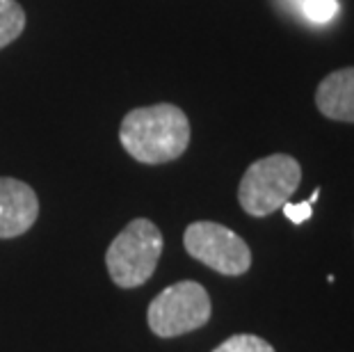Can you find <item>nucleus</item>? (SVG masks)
Instances as JSON below:
<instances>
[{
  "label": "nucleus",
  "instance_id": "nucleus-3",
  "mask_svg": "<svg viewBox=\"0 0 354 352\" xmlns=\"http://www.w3.org/2000/svg\"><path fill=\"white\" fill-rule=\"evenodd\" d=\"M162 234L151 220L128 222L105 252V266L112 281L122 288H138L151 279L162 257Z\"/></svg>",
  "mask_w": 354,
  "mask_h": 352
},
{
  "label": "nucleus",
  "instance_id": "nucleus-10",
  "mask_svg": "<svg viewBox=\"0 0 354 352\" xmlns=\"http://www.w3.org/2000/svg\"><path fill=\"white\" fill-rule=\"evenodd\" d=\"M302 14L313 24H329L338 14L336 0H302Z\"/></svg>",
  "mask_w": 354,
  "mask_h": 352
},
{
  "label": "nucleus",
  "instance_id": "nucleus-6",
  "mask_svg": "<svg viewBox=\"0 0 354 352\" xmlns=\"http://www.w3.org/2000/svg\"><path fill=\"white\" fill-rule=\"evenodd\" d=\"M39 199L28 183L0 176V238H17L32 229Z\"/></svg>",
  "mask_w": 354,
  "mask_h": 352
},
{
  "label": "nucleus",
  "instance_id": "nucleus-9",
  "mask_svg": "<svg viewBox=\"0 0 354 352\" xmlns=\"http://www.w3.org/2000/svg\"><path fill=\"white\" fill-rule=\"evenodd\" d=\"M213 352H274V348L256 334H236L224 341L222 346H217Z\"/></svg>",
  "mask_w": 354,
  "mask_h": 352
},
{
  "label": "nucleus",
  "instance_id": "nucleus-7",
  "mask_svg": "<svg viewBox=\"0 0 354 352\" xmlns=\"http://www.w3.org/2000/svg\"><path fill=\"white\" fill-rule=\"evenodd\" d=\"M315 106L331 122L354 124V66L331 71L315 89Z\"/></svg>",
  "mask_w": 354,
  "mask_h": 352
},
{
  "label": "nucleus",
  "instance_id": "nucleus-8",
  "mask_svg": "<svg viewBox=\"0 0 354 352\" xmlns=\"http://www.w3.org/2000/svg\"><path fill=\"white\" fill-rule=\"evenodd\" d=\"M26 28V12L17 0H0V50L17 41Z\"/></svg>",
  "mask_w": 354,
  "mask_h": 352
},
{
  "label": "nucleus",
  "instance_id": "nucleus-5",
  "mask_svg": "<svg viewBox=\"0 0 354 352\" xmlns=\"http://www.w3.org/2000/svg\"><path fill=\"white\" fill-rule=\"evenodd\" d=\"M185 252L210 270L238 277L252 268V250L236 231L220 222H192L183 234Z\"/></svg>",
  "mask_w": 354,
  "mask_h": 352
},
{
  "label": "nucleus",
  "instance_id": "nucleus-11",
  "mask_svg": "<svg viewBox=\"0 0 354 352\" xmlns=\"http://www.w3.org/2000/svg\"><path fill=\"white\" fill-rule=\"evenodd\" d=\"M281 208H283L286 217H288L292 224H304L313 213V201L306 199V201H302V204H290V201H286Z\"/></svg>",
  "mask_w": 354,
  "mask_h": 352
},
{
  "label": "nucleus",
  "instance_id": "nucleus-2",
  "mask_svg": "<svg viewBox=\"0 0 354 352\" xmlns=\"http://www.w3.org/2000/svg\"><path fill=\"white\" fill-rule=\"evenodd\" d=\"M302 167L288 154H272L252 163L238 185V201L252 217H268L279 211L299 188Z\"/></svg>",
  "mask_w": 354,
  "mask_h": 352
},
{
  "label": "nucleus",
  "instance_id": "nucleus-4",
  "mask_svg": "<svg viewBox=\"0 0 354 352\" xmlns=\"http://www.w3.org/2000/svg\"><path fill=\"white\" fill-rule=\"evenodd\" d=\"M208 290L197 281H178L165 288L149 304V327L156 336L174 339V336L194 332L210 320Z\"/></svg>",
  "mask_w": 354,
  "mask_h": 352
},
{
  "label": "nucleus",
  "instance_id": "nucleus-1",
  "mask_svg": "<svg viewBox=\"0 0 354 352\" xmlns=\"http://www.w3.org/2000/svg\"><path fill=\"white\" fill-rule=\"evenodd\" d=\"M119 142L138 163H171L180 158L190 145V122L174 103L135 108L122 119Z\"/></svg>",
  "mask_w": 354,
  "mask_h": 352
}]
</instances>
